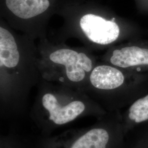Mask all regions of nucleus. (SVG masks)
Returning <instances> with one entry per match:
<instances>
[{
  "mask_svg": "<svg viewBox=\"0 0 148 148\" xmlns=\"http://www.w3.org/2000/svg\"><path fill=\"white\" fill-rule=\"evenodd\" d=\"M37 87L29 115L43 137L79 118L99 119L108 113L82 90L42 79Z\"/></svg>",
  "mask_w": 148,
  "mask_h": 148,
  "instance_id": "3",
  "label": "nucleus"
},
{
  "mask_svg": "<svg viewBox=\"0 0 148 148\" xmlns=\"http://www.w3.org/2000/svg\"><path fill=\"white\" fill-rule=\"evenodd\" d=\"M134 2L138 11L148 14V0H134Z\"/></svg>",
  "mask_w": 148,
  "mask_h": 148,
  "instance_id": "12",
  "label": "nucleus"
},
{
  "mask_svg": "<svg viewBox=\"0 0 148 148\" xmlns=\"http://www.w3.org/2000/svg\"><path fill=\"white\" fill-rule=\"evenodd\" d=\"M85 93L107 112L127 108L148 92V73L98 62L90 74Z\"/></svg>",
  "mask_w": 148,
  "mask_h": 148,
  "instance_id": "5",
  "label": "nucleus"
},
{
  "mask_svg": "<svg viewBox=\"0 0 148 148\" xmlns=\"http://www.w3.org/2000/svg\"><path fill=\"white\" fill-rule=\"evenodd\" d=\"M35 41L0 18V113L3 119L23 116L32 88L42 77Z\"/></svg>",
  "mask_w": 148,
  "mask_h": 148,
  "instance_id": "1",
  "label": "nucleus"
},
{
  "mask_svg": "<svg viewBox=\"0 0 148 148\" xmlns=\"http://www.w3.org/2000/svg\"><path fill=\"white\" fill-rule=\"evenodd\" d=\"M37 47V66L42 79L84 90L98 62L92 51L84 46H70L65 41H51L47 37L38 40Z\"/></svg>",
  "mask_w": 148,
  "mask_h": 148,
  "instance_id": "4",
  "label": "nucleus"
},
{
  "mask_svg": "<svg viewBox=\"0 0 148 148\" xmlns=\"http://www.w3.org/2000/svg\"><path fill=\"white\" fill-rule=\"evenodd\" d=\"M100 60L122 69L148 73V40L140 37L114 46L106 49Z\"/></svg>",
  "mask_w": 148,
  "mask_h": 148,
  "instance_id": "8",
  "label": "nucleus"
},
{
  "mask_svg": "<svg viewBox=\"0 0 148 148\" xmlns=\"http://www.w3.org/2000/svg\"><path fill=\"white\" fill-rule=\"evenodd\" d=\"M125 148H148V125L138 127L127 136Z\"/></svg>",
  "mask_w": 148,
  "mask_h": 148,
  "instance_id": "10",
  "label": "nucleus"
},
{
  "mask_svg": "<svg viewBox=\"0 0 148 148\" xmlns=\"http://www.w3.org/2000/svg\"><path fill=\"white\" fill-rule=\"evenodd\" d=\"M68 0H0V18L36 41L47 37L49 21Z\"/></svg>",
  "mask_w": 148,
  "mask_h": 148,
  "instance_id": "7",
  "label": "nucleus"
},
{
  "mask_svg": "<svg viewBox=\"0 0 148 148\" xmlns=\"http://www.w3.org/2000/svg\"><path fill=\"white\" fill-rule=\"evenodd\" d=\"M121 110L108 112L95 124L40 138L33 148H125Z\"/></svg>",
  "mask_w": 148,
  "mask_h": 148,
  "instance_id": "6",
  "label": "nucleus"
},
{
  "mask_svg": "<svg viewBox=\"0 0 148 148\" xmlns=\"http://www.w3.org/2000/svg\"><path fill=\"white\" fill-rule=\"evenodd\" d=\"M0 148H30V144L18 134L11 133L0 138Z\"/></svg>",
  "mask_w": 148,
  "mask_h": 148,
  "instance_id": "11",
  "label": "nucleus"
},
{
  "mask_svg": "<svg viewBox=\"0 0 148 148\" xmlns=\"http://www.w3.org/2000/svg\"><path fill=\"white\" fill-rule=\"evenodd\" d=\"M121 114L126 136L136 128L148 122V92L133 102Z\"/></svg>",
  "mask_w": 148,
  "mask_h": 148,
  "instance_id": "9",
  "label": "nucleus"
},
{
  "mask_svg": "<svg viewBox=\"0 0 148 148\" xmlns=\"http://www.w3.org/2000/svg\"><path fill=\"white\" fill-rule=\"evenodd\" d=\"M58 16L64 23L57 40L75 38L92 52L140 38V29L95 0H68Z\"/></svg>",
  "mask_w": 148,
  "mask_h": 148,
  "instance_id": "2",
  "label": "nucleus"
}]
</instances>
